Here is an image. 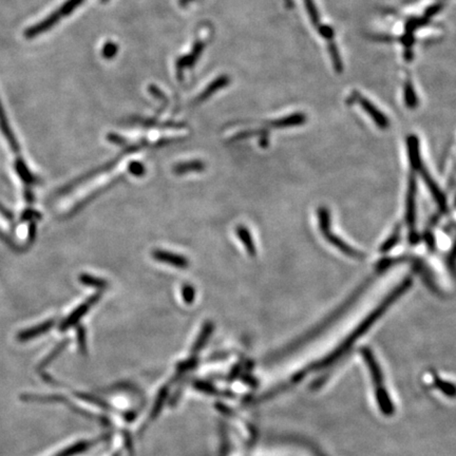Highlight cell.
Returning <instances> with one entry per match:
<instances>
[{"label":"cell","mask_w":456,"mask_h":456,"mask_svg":"<svg viewBox=\"0 0 456 456\" xmlns=\"http://www.w3.org/2000/svg\"><path fill=\"white\" fill-rule=\"evenodd\" d=\"M412 281L410 278L403 280L384 301H382V304L378 305L361 324H358L356 328L353 330L352 333H350L348 337L344 339L340 344H339L338 348L333 350L328 356L323 357V358L318 361L315 365L311 366V367L305 368L302 371L299 372L297 375H295V377H293V380H290V384H286L283 387V391L288 390V387L290 384H296L298 382H301L304 376H307V374L311 373H317L320 370L328 369V368L333 367L335 366V363L338 361L339 359L342 358L344 356V354H347L349 350L352 348L353 344L363 336V334L369 330V328L384 315V311L389 309V307L392 305V303H394L403 293L407 292L409 290L410 286H411Z\"/></svg>","instance_id":"1"},{"label":"cell","mask_w":456,"mask_h":456,"mask_svg":"<svg viewBox=\"0 0 456 456\" xmlns=\"http://www.w3.org/2000/svg\"><path fill=\"white\" fill-rule=\"evenodd\" d=\"M361 353H363V356L365 357L368 369H369L372 380H373V386L374 389H375V396L378 407H380L384 415H391L394 412V407H393L392 401H391L390 395L388 394V391H387L382 369H380L375 357H374L373 353L369 349H363Z\"/></svg>","instance_id":"2"},{"label":"cell","mask_w":456,"mask_h":456,"mask_svg":"<svg viewBox=\"0 0 456 456\" xmlns=\"http://www.w3.org/2000/svg\"><path fill=\"white\" fill-rule=\"evenodd\" d=\"M408 146H409L410 160H411L414 168L422 175L427 186H428L429 189L432 192L433 196H434L436 202L438 203L439 206L441 208H445V200L443 192L437 187L436 183L433 181L432 177H430L428 171L424 168V163L420 161V147H418L417 139L415 137L409 138V140H408Z\"/></svg>","instance_id":"3"},{"label":"cell","mask_w":456,"mask_h":456,"mask_svg":"<svg viewBox=\"0 0 456 456\" xmlns=\"http://www.w3.org/2000/svg\"><path fill=\"white\" fill-rule=\"evenodd\" d=\"M81 3H83V0H68V1H66V3L60 8V9L56 10V11L53 12L51 15L48 16L46 20H41L39 24L29 28L28 30L25 32V37H27V39H34V37L41 35V33L49 30V29H51L54 25L58 24L62 18L69 15L71 12L74 11V10L76 9Z\"/></svg>","instance_id":"4"},{"label":"cell","mask_w":456,"mask_h":456,"mask_svg":"<svg viewBox=\"0 0 456 456\" xmlns=\"http://www.w3.org/2000/svg\"><path fill=\"white\" fill-rule=\"evenodd\" d=\"M318 217H319L320 231L322 232L323 237L332 244L335 248H338L340 252L344 253L347 256L351 258H363V253L355 248H351L348 243L337 237L332 231H330V215L326 208H320L318 211Z\"/></svg>","instance_id":"5"},{"label":"cell","mask_w":456,"mask_h":456,"mask_svg":"<svg viewBox=\"0 0 456 456\" xmlns=\"http://www.w3.org/2000/svg\"><path fill=\"white\" fill-rule=\"evenodd\" d=\"M152 255L154 260L158 262L164 263V264L170 265V267H177V269H184L189 267V260L186 257L175 254V253L164 250H154Z\"/></svg>","instance_id":"6"},{"label":"cell","mask_w":456,"mask_h":456,"mask_svg":"<svg viewBox=\"0 0 456 456\" xmlns=\"http://www.w3.org/2000/svg\"><path fill=\"white\" fill-rule=\"evenodd\" d=\"M120 156H118V158L116 159H113V160L107 162L106 164L102 165V166L98 167V168L89 171V173H86V175H81V177H79V179L71 182L69 185L65 186V187L60 190V194H67V192H71L73 188L76 187V186L79 185V184L83 183V182L89 181V180L93 179L94 177L100 175V173H108V171H110L113 167H116V165L120 162Z\"/></svg>","instance_id":"7"},{"label":"cell","mask_w":456,"mask_h":456,"mask_svg":"<svg viewBox=\"0 0 456 456\" xmlns=\"http://www.w3.org/2000/svg\"><path fill=\"white\" fill-rule=\"evenodd\" d=\"M100 294H98H98L90 297V298L88 299L86 302L81 303V304L79 305V307H77V309H75V311H73V313L71 314V315L69 316V317L67 318L64 322H62V326H60V328H62V330H65L66 328L74 326V324L76 323V322L79 321L81 317H83V316L87 314V311H89L92 307H94V305H95V303L98 302V300H100Z\"/></svg>","instance_id":"8"},{"label":"cell","mask_w":456,"mask_h":456,"mask_svg":"<svg viewBox=\"0 0 456 456\" xmlns=\"http://www.w3.org/2000/svg\"><path fill=\"white\" fill-rule=\"evenodd\" d=\"M415 180L413 179V177H411L409 182V188H408L407 196V221L408 225L410 227L411 239H413L414 228H415Z\"/></svg>","instance_id":"9"},{"label":"cell","mask_w":456,"mask_h":456,"mask_svg":"<svg viewBox=\"0 0 456 456\" xmlns=\"http://www.w3.org/2000/svg\"><path fill=\"white\" fill-rule=\"evenodd\" d=\"M236 234H237L238 238H239L241 243L243 244L244 248H246V252H248V256L252 257V258L256 257V244H255L252 234L248 231V228L244 225L237 226V227H236Z\"/></svg>","instance_id":"10"},{"label":"cell","mask_w":456,"mask_h":456,"mask_svg":"<svg viewBox=\"0 0 456 456\" xmlns=\"http://www.w3.org/2000/svg\"><path fill=\"white\" fill-rule=\"evenodd\" d=\"M204 162L200 160L189 161V162H181L173 167V173L177 175H187L192 173H202L205 170Z\"/></svg>","instance_id":"11"},{"label":"cell","mask_w":456,"mask_h":456,"mask_svg":"<svg viewBox=\"0 0 456 456\" xmlns=\"http://www.w3.org/2000/svg\"><path fill=\"white\" fill-rule=\"evenodd\" d=\"M0 129L3 131L7 141L9 142L10 147L12 148L14 152H20V146H18V141L10 128L9 123H8L7 116H6L5 109H4L3 104L0 102Z\"/></svg>","instance_id":"12"},{"label":"cell","mask_w":456,"mask_h":456,"mask_svg":"<svg viewBox=\"0 0 456 456\" xmlns=\"http://www.w3.org/2000/svg\"><path fill=\"white\" fill-rule=\"evenodd\" d=\"M53 326V320H49L46 323L39 324V326L30 328V330H26V332L20 333L18 338L22 341L30 340V339L34 338V337L39 336V335L45 334Z\"/></svg>","instance_id":"13"},{"label":"cell","mask_w":456,"mask_h":456,"mask_svg":"<svg viewBox=\"0 0 456 456\" xmlns=\"http://www.w3.org/2000/svg\"><path fill=\"white\" fill-rule=\"evenodd\" d=\"M361 105L366 109L370 116L373 118V120L375 121L376 124L380 126V128H386L389 125L388 120L382 116V113L375 108V107L372 106L370 102H368L366 100H361Z\"/></svg>","instance_id":"14"},{"label":"cell","mask_w":456,"mask_h":456,"mask_svg":"<svg viewBox=\"0 0 456 456\" xmlns=\"http://www.w3.org/2000/svg\"><path fill=\"white\" fill-rule=\"evenodd\" d=\"M79 281H81V283L83 284V286L98 288V290H106L109 286L108 281H106V280L94 277V276L92 275H88V274H83V275L79 276Z\"/></svg>","instance_id":"15"},{"label":"cell","mask_w":456,"mask_h":456,"mask_svg":"<svg viewBox=\"0 0 456 456\" xmlns=\"http://www.w3.org/2000/svg\"><path fill=\"white\" fill-rule=\"evenodd\" d=\"M213 330V322H206V323L203 326L202 330H201L200 335H199L198 339H196V344H194V352H199L201 349L204 348L205 344H206L207 340H208L209 336H210Z\"/></svg>","instance_id":"16"},{"label":"cell","mask_w":456,"mask_h":456,"mask_svg":"<svg viewBox=\"0 0 456 456\" xmlns=\"http://www.w3.org/2000/svg\"><path fill=\"white\" fill-rule=\"evenodd\" d=\"M182 298L186 304H192L196 300V290L194 286L189 283H184L181 288Z\"/></svg>","instance_id":"17"},{"label":"cell","mask_w":456,"mask_h":456,"mask_svg":"<svg viewBox=\"0 0 456 456\" xmlns=\"http://www.w3.org/2000/svg\"><path fill=\"white\" fill-rule=\"evenodd\" d=\"M16 170L20 173V177L24 180L26 183H34L35 177H33L32 173L27 168L26 164L22 161H18L16 163Z\"/></svg>","instance_id":"18"},{"label":"cell","mask_w":456,"mask_h":456,"mask_svg":"<svg viewBox=\"0 0 456 456\" xmlns=\"http://www.w3.org/2000/svg\"><path fill=\"white\" fill-rule=\"evenodd\" d=\"M92 441H81V443H77V445H73V447L69 448L66 451L62 452L60 456H72L74 454L79 453V452L83 451V450L87 449L88 447L92 445Z\"/></svg>","instance_id":"19"},{"label":"cell","mask_w":456,"mask_h":456,"mask_svg":"<svg viewBox=\"0 0 456 456\" xmlns=\"http://www.w3.org/2000/svg\"><path fill=\"white\" fill-rule=\"evenodd\" d=\"M129 173L135 177H142L145 175V166L140 162H133L128 166Z\"/></svg>","instance_id":"20"},{"label":"cell","mask_w":456,"mask_h":456,"mask_svg":"<svg viewBox=\"0 0 456 456\" xmlns=\"http://www.w3.org/2000/svg\"><path fill=\"white\" fill-rule=\"evenodd\" d=\"M398 239H399V229L398 231L395 232V233L393 234L392 236H391L390 239H389L388 241H387L386 243L384 244V246H382V253L388 252L389 250H391V248H392L393 246H395V243H396V242L398 241Z\"/></svg>","instance_id":"21"},{"label":"cell","mask_w":456,"mask_h":456,"mask_svg":"<svg viewBox=\"0 0 456 456\" xmlns=\"http://www.w3.org/2000/svg\"><path fill=\"white\" fill-rule=\"evenodd\" d=\"M79 347H81V350H85L86 349V337H85V330L83 328H79Z\"/></svg>","instance_id":"22"},{"label":"cell","mask_w":456,"mask_h":456,"mask_svg":"<svg viewBox=\"0 0 456 456\" xmlns=\"http://www.w3.org/2000/svg\"><path fill=\"white\" fill-rule=\"evenodd\" d=\"M114 51H116V48H113L112 45H110V47L105 48V54H107L108 56L114 53Z\"/></svg>","instance_id":"23"}]
</instances>
